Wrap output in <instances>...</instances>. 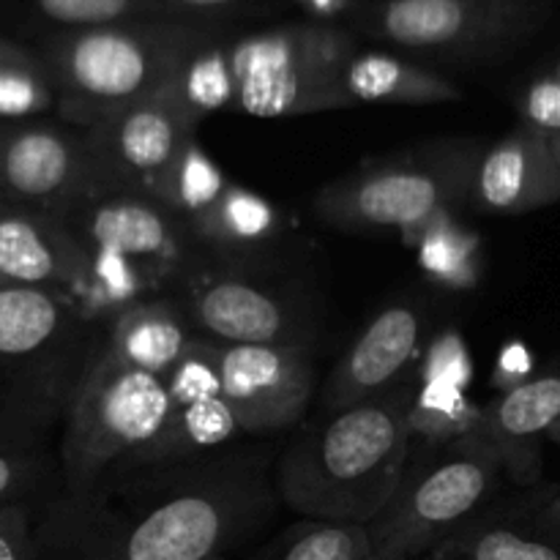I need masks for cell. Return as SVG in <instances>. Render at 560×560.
I'll use <instances>...</instances> for the list:
<instances>
[{"instance_id":"24","label":"cell","mask_w":560,"mask_h":560,"mask_svg":"<svg viewBox=\"0 0 560 560\" xmlns=\"http://www.w3.org/2000/svg\"><path fill=\"white\" fill-rule=\"evenodd\" d=\"M224 186H228V180H224L222 170L202 151L195 137L175 156V162L159 175V180L151 189V197H156L180 222L189 224L213 206V200L222 195Z\"/></svg>"},{"instance_id":"13","label":"cell","mask_w":560,"mask_h":560,"mask_svg":"<svg viewBox=\"0 0 560 560\" xmlns=\"http://www.w3.org/2000/svg\"><path fill=\"white\" fill-rule=\"evenodd\" d=\"M206 345L241 435H277L304 419L315 394V348L222 345L213 339Z\"/></svg>"},{"instance_id":"8","label":"cell","mask_w":560,"mask_h":560,"mask_svg":"<svg viewBox=\"0 0 560 560\" xmlns=\"http://www.w3.org/2000/svg\"><path fill=\"white\" fill-rule=\"evenodd\" d=\"M195 38L156 27L104 25L55 38L42 60L63 124L91 129L151 96L178 69Z\"/></svg>"},{"instance_id":"20","label":"cell","mask_w":560,"mask_h":560,"mask_svg":"<svg viewBox=\"0 0 560 560\" xmlns=\"http://www.w3.org/2000/svg\"><path fill=\"white\" fill-rule=\"evenodd\" d=\"M197 252L219 262L262 266L284 238V217L271 200L238 184L224 186L222 195L186 224Z\"/></svg>"},{"instance_id":"35","label":"cell","mask_w":560,"mask_h":560,"mask_svg":"<svg viewBox=\"0 0 560 560\" xmlns=\"http://www.w3.org/2000/svg\"><path fill=\"white\" fill-rule=\"evenodd\" d=\"M547 142H550V151H552V156H556V162H558V167H560V135L547 137Z\"/></svg>"},{"instance_id":"38","label":"cell","mask_w":560,"mask_h":560,"mask_svg":"<svg viewBox=\"0 0 560 560\" xmlns=\"http://www.w3.org/2000/svg\"><path fill=\"white\" fill-rule=\"evenodd\" d=\"M419 560H441V558H435V556H424V558H419Z\"/></svg>"},{"instance_id":"34","label":"cell","mask_w":560,"mask_h":560,"mask_svg":"<svg viewBox=\"0 0 560 560\" xmlns=\"http://www.w3.org/2000/svg\"><path fill=\"white\" fill-rule=\"evenodd\" d=\"M173 3L186 5V9H222V5H230L233 0H173Z\"/></svg>"},{"instance_id":"33","label":"cell","mask_w":560,"mask_h":560,"mask_svg":"<svg viewBox=\"0 0 560 560\" xmlns=\"http://www.w3.org/2000/svg\"><path fill=\"white\" fill-rule=\"evenodd\" d=\"M25 58H33L31 49L9 42V38H0V63H11V60H25Z\"/></svg>"},{"instance_id":"1","label":"cell","mask_w":560,"mask_h":560,"mask_svg":"<svg viewBox=\"0 0 560 560\" xmlns=\"http://www.w3.org/2000/svg\"><path fill=\"white\" fill-rule=\"evenodd\" d=\"M279 498L262 448L120 470L82 498H49L44 560H213L271 520Z\"/></svg>"},{"instance_id":"12","label":"cell","mask_w":560,"mask_h":560,"mask_svg":"<svg viewBox=\"0 0 560 560\" xmlns=\"http://www.w3.org/2000/svg\"><path fill=\"white\" fill-rule=\"evenodd\" d=\"M197 126L200 120L191 118L167 82L151 96L85 129L91 159L88 191L151 195L159 175L195 140Z\"/></svg>"},{"instance_id":"10","label":"cell","mask_w":560,"mask_h":560,"mask_svg":"<svg viewBox=\"0 0 560 560\" xmlns=\"http://www.w3.org/2000/svg\"><path fill=\"white\" fill-rule=\"evenodd\" d=\"M197 337L222 345L315 348L317 306L290 279L262 266L197 257L173 288Z\"/></svg>"},{"instance_id":"31","label":"cell","mask_w":560,"mask_h":560,"mask_svg":"<svg viewBox=\"0 0 560 560\" xmlns=\"http://www.w3.org/2000/svg\"><path fill=\"white\" fill-rule=\"evenodd\" d=\"M0 560H44L36 539V514L27 503L0 506Z\"/></svg>"},{"instance_id":"32","label":"cell","mask_w":560,"mask_h":560,"mask_svg":"<svg viewBox=\"0 0 560 560\" xmlns=\"http://www.w3.org/2000/svg\"><path fill=\"white\" fill-rule=\"evenodd\" d=\"M525 520H528L530 525H536L539 530H545V534L560 539V495H552L547 498V501L536 503L534 512Z\"/></svg>"},{"instance_id":"15","label":"cell","mask_w":560,"mask_h":560,"mask_svg":"<svg viewBox=\"0 0 560 560\" xmlns=\"http://www.w3.org/2000/svg\"><path fill=\"white\" fill-rule=\"evenodd\" d=\"M164 381H167V419L156 441L131 468L197 463L235 448L244 435L224 399L206 339L195 337L189 353Z\"/></svg>"},{"instance_id":"3","label":"cell","mask_w":560,"mask_h":560,"mask_svg":"<svg viewBox=\"0 0 560 560\" xmlns=\"http://www.w3.org/2000/svg\"><path fill=\"white\" fill-rule=\"evenodd\" d=\"M353 42L331 27H282L186 52L167 80L195 120L211 113L255 118L348 109L339 77Z\"/></svg>"},{"instance_id":"16","label":"cell","mask_w":560,"mask_h":560,"mask_svg":"<svg viewBox=\"0 0 560 560\" xmlns=\"http://www.w3.org/2000/svg\"><path fill=\"white\" fill-rule=\"evenodd\" d=\"M427 326L430 315L419 299H399L381 306L323 383L317 416H331L381 397L413 377L410 366L424 342Z\"/></svg>"},{"instance_id":"22","label":"cell","mask_w":560,"mask_h":560,"mask_svg":"<svg viewBox=\"0 0 560 560\" xmlns=\"http://www.w3.org/2000/svg\"><path fill=\"white\" fill-rule=\"evenodd\" d=\"M339 88L350 107L355 104L427 107V104H448L463 98V91L435 69L392 52H353L339 77Z\"/></svg>"},{"instance_id":"18","label":"cell","mask_w":560,"mask_h":560,"mask_svg":"<svg viewBox=\"0 0 560 560\" xmlns=\"http://www.w3.org/2000/svg\"><path fill=\"white\" fill-rule=\"evenodd\" d=\"M85 255L63 222L31 208H0V284L42 288L77 304ZM80 306V304H77Z\"/></svg>"},{"instance_id":"29","label":"cell","mask_w":560,"mask_h":560,"mask_svg":"<svg viewBox=\"0 0 560 560\" xmlns=\"http://www.w3.org/2000/svg\"><path fill=\"white\" fill-rule=\"evenodd\" d=\"M47 20L69 27L118 25L126 16L145 9V0H33Z\"/></svg>"},{"instance_id":"28","label":"cell","mask_w":560,"mask_h":560,"mask_svg":"<svg viewBox=\"0 0 560 560\" xmlns=\"http://www.w3.org/2000/svg\"><path fill=\"white\" fill-rule=\"evenodd\" d=\"M457 217H443L410 238L421 246V262L446 284L474 279V241L457 230Z\"/></svg>"},{"instance_id":"30","label":"cell","mask_w":560,"mask_h":560,"mask_svg":"<svg viewBox=\"0 0 560 560\" xmlns=\"http://www.w3.org/2000/svg\"><path fill=\"white\" fill-rule=\"evenodd\" d=\"M520 124L545 137L560 135V77H536L517 98Z\"/></svg>"},{"instance_id":"36","label":"cell","mask_w":560,"mask_h":560,"mask_svg":"<svg viewBox=\"0 0 560 560\" xmlns=\"http://www.w3.org/2000/svg\"><path fill=\"white\" fill-rule=\"evenodd\" d=\"M547 441H552V443H558V446H560V419L556 421V424H552L550 427V430H547Z\"/></svg>"},{"instance_id":"11","label":"cell","mask_w":560,"mask_h":560,"mask_svg":"<svg viewBox=\"0 0 560 560\" xmlns=\"http://www.w3.org/2000/svg\"><path fill=\"white\" fill-rule=\"evenodd\" d=\"M545 16L547 0H383L370 27L408 52L487 60L534 36Z\"/></svg>"},{"instance_id":"21","label":"cell","mask_w":560,"mask_h":560,"mask_svg":"<svg viewBox=\"0 0 560 560\" xmlns=\"http://www.w3.org/2000/svg\"><path fill=\"white\" fill-rule=\"evenodd\" d=\"M195 328L173 295H151L104 323V348L124 364L167 377L195 342Z\"/></svg>"},{"instance_id":"17","label":"cell","mask_w":560,"mask_h":560,"mask_svg":"<svg viewBox=\"0 0 560 560\" xmlns=\"http://www.w3.org/2000/svg\"><path fill=\"white\" fill-rule=\"evenodd\" d=\"M560 202V167L545 135L517 124L476 162L468 206L495 217H523Z\"/></svg>"},{"instance_id":"40","label":"cell","mask_w":560,"mask_h":560,"mask_svg":"<svg viewBox=\"0 0 560 560\" xmlns=\"http://www.w3.org/2000/svg\"><path fill=\"white\" fill-rule=\"evenodd\" d=\"M0 208H3V200H0Z\"/></svg>"},{"instance_id":"6","label":"cell","mask_w":560,"mask_h":560,"mask_svg":"<svg viewBox=\"0 0 560 560\" xmlns=\"http://www.w3.org/2000/svg\"><path fill=\"white\" fill-rule=\"evenodd\" d=\"M167 419V381L135 370L104 348V331L63 416L58 490L82 498L109 476L131 468Z\"/></svg>"},{"instance_id":"19","label":"cell","mask_w":560,"mask_h":560,"mask_svg":"<svg viewBox=\"0 0 560 560\" xmlns=\"http://www.w3.org/2000/svg\"><path fill=\"white\" fill-rule=\"evenodd\" d=\"M558 419L560 366L498 394L481 413H476L474 427L514 481H534L541 470L539 446Z\"/></svg>"},{"instance_id":"9","label":"cell","mask_w":560,"mask_h":560,"mask_svg":"<svg viewBox=\"0 0 560 560\" xmlns=\"http://www.w3.org/2000/svg\"><path fill=\"white\" fill-rule=\"evenodd\" d=\"M501 474L498 454L470 427L405 474L392 503L375 523L366 525L372 552L386 560L430 556L454 530L481 514Z\"/></svg>"},{"instance_id":"39","label":"cell","mask_w":560,"mask_h":560,"mask_svg":"<svg viewBox=\"0 0 560 560\" xmlns=\"http://www.w3.org/2000/svg\"><path fill=\"white\" fill-rule=\"evenodd\" d=\"M213 560H228V558H213Z\"/></svg>"},{"instance_id":"5","label":"cell","mask_w":560,"mask_h":560,"mask_svg":"<svg viewBox=\"0 0 560 560\" xmlns=\"http://www.w3.org/2000/svg\"><path fill=\"white\" fill-rule=\"evenodd\" d=\"M102 331L66 295L0 284V432L42 438L63 421Z\"/></svg>"},{"instance_id":"27","label":"cell","mask_w":560,"mask_h":560,"mask_svg":"<svg viewBox=\"0 0 560 560\" xmlns=\"http://www.w3.org/2000/svg\"><path fill=\"white\" fill-rule=\"evenodd\" d=\"M55 91L42 60L0 63V120H31L55 109Z\"/></svg>"},{"instance_id":"37","label":"cell","mask_w":560,"mask_h":560,"mask_svg":"<svg viewBox=\"0 0 560 560\" xmlns=\"http://www.w3.org/2000/svg\"><path fill=\"white\" fill-rule=\"evenodd\" d=\"M361 560H386V558H381V556H375V552H372V556H366V558H361Z\"/></svg>"},{"instance_id":"41","label":"cell","mask_w":560,"mask_h":560,"mask_svg":"<svg viewBox=\"0 0 560 560\" xmlns=\"http://www.w3.org/2000/svg\"><path fill=\"white\" fill-rule=\"evenodd\" d=\"M304 3H306V0H304Z\"/></svg>"},{"instance_id":"7","label":"cell","mask_w":560,"mask_h":560,"mask_svg":"<svg viewBox=\"0 0 560 560\" xmlns=\"http://www.w3.org/2000/svg\"><path fill=\"white\" fill-rule=\"evenodd\" d=\"M485 148L446 140L402 156L370 162L323 186L315 217L342 233H388L410 238L443 217H457L470 197L474 170Z\"/></svg>"},{"instance_id":"23","label":"cell","mask_w":560,"mask_h":560,"mask_svg":"<svg viewBox=\"0 0 560 560\" xmlns=\"http://www.w3.org/2000/svg\"><path fill=\"white\" fill-rule=\"evenodd\" d=\"M430 556L441 560H560V539L528 520L476 514Z\"/></svg>"},{"instance_id":"14","label":"cell","mask_w":560,"mask_h":560,"mask_svg":"<svg viewBox=\"0 0 560 560\" xmlns=\"http://www.w3.org/2000/svg\"><path fill=\"white\" fill-rule=\"evenodd\" d=\"M88 189L85 129L63 120H0V200L63 222Z\"/></svg>"},{"instance_id":"4","label":"cell","mask_w":560,"mask_h":560,"mask_svg":"<svg viewBox=\"0 0 560 560\" xmlns=\"http://www.w3.org/2000/svg\"><path fill=\"white\" fill-rule=\"evenodd\" d=\"M63 224L85 255L77 304L98 323L170 295L200 257L186 224L145 191H88Z\"/></svg>"},{"instance_id":"26","label":"cell","mask_w":560,"mask_h":560,"mask_svg":"<svg viewBox=\"0 0 560 560\" xmlns=\"http://www.w3.org/2000/svg\"><path fill=\"white\" fill-rule=\"evenodd\" d=\"M58 490V459H49L38 438L0 432V506L27 503L36 498L44 503Z\"/></svg>"},{"instance_id":"25","label":"cell","mask_w":560,"mask_h":560,"mask_svg":"<svg viewBox=\"0 0 560 560\" xmlns=\"http://www.w3.org/2000/svg\"><path fill=\"white\" fill-rule=\"evenodd\" d=\"M372 556L366 525L304 517L252 560H361Z\"/></svg>"},{"instance_id":"2","label":"cell","mask_w":560,"mask_h":560,"mask_svg":"<svg viewBox=\"0 0 560 560\" xmlns=\"http://www.w3.org/2000/svg\"><path fill=\"white\" fill-rule=\"evenodd\" d=\"M416 394L408 377L381 397L310 421L277 459L279 501L310 520L375 523L410 468Z\"/></svg>"}]
</instances>
